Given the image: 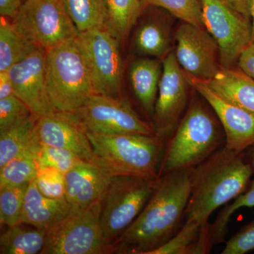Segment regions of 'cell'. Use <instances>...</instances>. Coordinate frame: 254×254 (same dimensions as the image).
<instances>
[{
    "mask_svg": "<svg viewBox=\"0 0 254 254\" xmlns=\"http://www.w3.org/2000/svg\"><path fill=\"white\" fill-rule=\"evenodd\" d=\"M191 170L159 177L141 213L114 244L115 252L149 254L180 231L190 198Z\"/></svg>",
    "mask_w": 254,
    "mask_h": 254,
    "instance_id": "1",
    "label": "cell"
},
{
    "mask_svg": "<svg viewBox=\"0 0 254 254\" xmlns=\"http://www.w3.org/2000/svg\"><path fill=\"white\" fill-rule=\"evenodd\" d=\"M253 168L244 153L223 146L191 170V190L187 219L208 223L219 207L235 200L248 188Z\"/></svg>",
    "mask_w": 254,
    "mask_h": 254,
    "instance_id": "2",
    "label": "cell"
},
{
    "mask_svg": "<svg viewBox=\"0 0 254 254\" xmlns=\"http://www.w3.org/2000/svg\"><path fill=\"white\" fill-rule=\"evenodd\" d=\"M223 137L211 112L195 100L169 142L158 178L195 168L220 149Z\"/></svg>",
    "mask_w": 254,
    "mask_h": 254,
    "instance_id": "3",
    "label": "cell"
},
{
    "mask_svg": "<svg viewBox=\"0 0 254 254\" xmlns=\"http://www.w3.org/2000/svg\"><path fill=\"white\" fill-rule=\"evenodd\" d=\"M98 165L113 176H136L156 180L163 137L141 133L87 132Z\"/></svg>",
    "mask_w": 254,
    "mask_h": 254,
    "instance_id": "4",
    "label": "cell"
},
{
    "mask_svg": "<svg viewBox=\"0 0 254 254\" xmlns=\"http://www.w3.org/2000/svg\"><path fill=\"white\" fill-rule=\"evenodd\" d=\"M46 86L56 111L75 113L94 93L89 69L75 38L46 50Z\"/></svg>",
    "mask_w": 254,
    "mask_h": 254,
    "instance_id": "5",
    "label": "cell"
},
{
    "mask_svg": "<svg viewBox=\"0 0 254 254\" xmlns=\"http://www.w3.org/2000/svg\"><path fill=\"white\" fill-rule=\"evenodd\" d=\"M102 198L83 210H73L64 220L47 231L42 254L113 253L100 224Z\"/></svg>",
    "mask_w": 254,
    "mask_h": 254,
    "instance_id": "6",
    "label": "cell"
},
{
    "mask_svg": "<svg viewBox=\"0 0 254 254\" xmlns=\"http://www.w3.org/2000/svg\"><path fill=\"white\" fill-rule=\"evenodd\" d=\"M158 179L113 177L102 198L100 215L103 235L110 244L114 246L141 213L154 191Z\"/></svg>",
    "mask_w": 254,
    "mask_h": 254,
    "instance_id": "7",
    "label": "cell"
},
{
    "mask_svg": "<svg viewBox=\"0 0 254 254\" xmlns=\"http://www.w3.org/2000/svg\"><path fill=\"white\" fill-rule=\"evenodd\" d=\"M11 22L20 34L46 50L79 33L61 0H25Z\"/></svg>",
    "mask_w": 254,
    "mask_h": 254,
    "instance_id": "8",
    "label": "cell"
},
{
    "mask_svg": "<svg viewBox=\"0 0 254 254\" xmlns=\"http://www.w3.org/2000/svg\"><path fill=\"white\" fill-rule=\"evenodd\" d=\"M75 40L89 69L94 93L120 97L123 61L120 41L106 26L79 32Z\"/></svg>",
    "mask_w": 254,
    "mask_h": 254,
    "instance_id": "9",
    "label": "cell"
},
{
    "mask_svg": "<svg viewBox=\"0 0 254 254\" xmlns=\"http://www.w3.org/2000/svg\"><path fill=\"white\" fill-rule=\"evenodd\" d=\"M200 3L204 27L218 46L220 65L232 68L252 42V22L222 0Z\"/></svg>",
    "mask_w": 254,
    "mask_h": 254,
    "instance_id": "10",
    "label": "cell"
},
{
    "mask_svg": "<svg viewBox=\"0 0 254 254\" xmlns=\"http://www.w3.org/2000/svg\"><path fill=\"white\" fill-rule=\"evenodd\" d=\"M75 113L87 132L157 134L154 127L143 121L121 97L93 93Z\"/></svg>",
    "mask_w": 254,
    "mask_h": 254,
    "instance_id": "11",
    "label": "cell"
},
{
    "mask_svg": "<svg viewBox=\"0 0 254 254\" xmlns=\"http://www.w3.org/2000/svg\"><path fill=\"white\" fill-rule=\"evenodd\" d=\"M190 86L187 73L177 61L174 52L163 60V71L159 83L153 120L158 136L171 134L176 128L188 100Z\"/></svg>",
    "mask_w": 254,
    "mask_h": 254,
    "instance_id": "12",
    "label": "cell"
},
{
    "mask_svg": "<svg viewBox=\"0 0 254 254\" xmlns=\"http://www.w3.org/2000/svg\"><path fill=\"white\" fill-rule=\"evenodd\" d=\"M175 56L184 71L198 79L208 81L221 68L219 48L204 27L183 22L175 33Z\"/></svg>",
    "mask_w": 254,
    "mask_h": 254,
    "instance_id": "13",
    "label": "cell"
},
{
    "mask_svg": "<svg viewBox=\"0 0 254 254\" xmlns=\"http://www.w3.org/2000/svg\"><path fill=\"white\" fill-rule=\"evenodd\" d=\"M187 76L190 86L208 103L221 124L225 133V146L239 153H245L254 146V113L222 98L203 80L187 73Z\"/></svg>",
    "mask_w": 254,
    "mask_h": 254,
    "instance_id": "14",
    "label": "cell"
},
{
    "mask_svg": "<svg viewBox=\"0 0 254 254\" xmlns=\"http://www.w3.org/2000/svg\"><path fill=\"white\" fill-rule=\"evenodd\" d=\"M36 131L41 144L71 150L84 161L99 166L86 131L76 113L55 111L40 117Z\"/></svg>",
    "mask_w": 254,
    "mask_h": 254,
    "instance_id": "15",
    "label": "cell"
},
{
    "mask_svg": "<svg viewBox=\"0 0 254 254\" xmlns=\"http://www.w3.org/2000/svg\"><path fill=\"white\" fill-rule=\"evenodd\" d=\"M46 58V50L38 48L7 71L15 95L38 118L56 111L47 91Z\"/></svg>",
    "mask_w": 254,
    "mask_h": 254,
    "instance_id": "16",
    "label": "cell"
},
{
    "mask_svg": "<svg viewBox=\"0 0 254 254\" xmlns=\"http://www.w3.org/2000/svg\"><path fill=\"white\" fill-rule=\"evenodd\" d=\"M113 175L99 166L81 161L65 174V197L73 210L88 208L103 198Z\"/></svg>",
    "mask_w": 254,
    "mask_h": 254,
    "instance_id": "17",
    "label": "cell"
},
{
    "mask_svg": "<svg viewBox=\"0 0 254 254\" xmlns=\"http://www.w3.org/2000/svg\"><path fill=\"white\" fill-rule=\"evenodd\" d=\"M73 210L66 198L55 199L43 195L34 179L28 184L20 224H28L48 231L64 220Z\"/></svg>",
    "mask_w": 254,
    "mask_h": 254,
    "instance_id": "18",
    "label": "cell"
},
{
    "mask_svg": "<svg viewBox=\"0 0 254 254\" xmlns=\"http://www.w3.org/2000/svg\"><path fill=\"white\" fill-rule=\"evenodd\" d=\"M203 81L222 98L254 113V79L242 70L221 66L215 77Z\"/></svg>",
    "mask_w": 254,
    "mask_h": 254,
    "instance_id": "19",
    "label": "cell"
},
{
    "mask_svg": "<svg viewBox=\"0 0 254 254\" xmlns=\"http://www.w3.org/2000/svg\"><path fill=\"white\" fill-rule=\"evenodd\" d=\"M162 71L163 63L153 58L136 60L130 67V82L133 93L143 110L153 117Z\"/></svg>",
    "mask_w": 254,
    "mask_h": 254,
    "instance_id": "20",
    "label": "cell"
},
{
    "mask_svg": "<svg viewBox=\"0 0 254 254\" xmlns=\"http://www.w3.org/2000/svg\"><path fill=\"white\" fill-rule=\"evenodd\" d=\"M170 31V23L160 18L142 21L135 32V49L140 54L163 60L171 52Z\"/></svg>",
    "mask_w": 254,
    "mask_h": 254,
    "instance_id": "21",
    "label": "cell"
},
{
    "mask_svg": "<svg viewBox=\"0 0 254 254\" xmlns=\"http://www.w3.org/2000/svg\"><path fill=\"white\" fill-rule=\"evenodd\" d=\"M38 119L32 115L0 131V168L38 143L36 131Z\"/></svg>",
    "mask_w": 254,
    "mask_h": 254,
    "instance_id": "22",
    "label": "cell"
},
{
    "mask_svg": "<svg viewBox=\"0 0 254 254\" xmlns=\"http://www.w3.org/2000/svg\"><path fill=\"white\" fill-rule=\"evenodd\" d=\"M38 47L20 34L11 21L1 17L0 21V72L26 59Z\"/></svg>",
    "mask_w": 254,
    "mask_h": 254,
    "instance_id": "23",
    "label": "cell"
},
{
    "mask_svg": "<svg viewBox=\"0 0 254 254\" xmlns=\"http://www.w3.org/2000/svg\"><path fill=\"white\" fill-rule=\"evenodd\" d=\"M142 0H107L106 27L119 41L128 36L143 12Z\"/></svg>",
    "mask_w": 254,
    "mask_h": 254,
    "instance_id": "24",
    "label": "cell"
},
{
    "mask_svg": "<svg viewBox=\"0 0 254 254\" xmlns=\"http://www.w3.org/2000/svg\"><path fill=\"white\" fill-rule=\"evenodd\" d=\"M78 32L106 26L107 0H61Z\"/></svg>",
    "mask_w": 254,
    "mask_h": 254,
    "instance_id": "25",
    "label": "cell"
},
{
    "mask_svg": "<svg viewBox=\"0 0 254 254\" xmlns=\"http://www.w3.org/2000/svg\"><path fill=\"white\" fill-rule=\"evenodd\" d=\"M46 236V230H28L20 225L10 227L0 237V254H41Z\"/></svg>",
    "mask_w": 254,
    "mask_h": 254,
    "instance_id": "26",
    "label": "cell"
},
{
    "mask_svg": "<svg viewBox=\"0 0 254 254\" xmlns=\"http://www.w3.org/2000/svg\"><path fill=\"white\" fill-rule=\"evenodd\" d=\"M40 144L38 141L0 168V187L27 185L36 178L39 170L36 153Z\"/></svg>",
    "mask_w": 254,
    "mask_h": 254,
    "instance_id": "27",
    "label": "cell"
},
{
    "mask_svg": "<svg viewBox=\"0 0 254 254\" xmlns=\"http://www.w3.org/2000/svg\"><path fill=\"white\" fill-rule=\"evenodd\" d=\"M27 185L0 187V222L8 227L20 225Z\"/></svg>",
    "mask_w": 254,
    "mask_h": 254,
    "instance_id": "28",
    "label": "cell"
},
{
    "mask_svg": "<svg viewBox=\"0 0 254 254\" xmlns=\"http://www.w3.org/2000/svg\"><path fill=\"white\" fill-rule=\"evenodd\" d=\"M245 207H254V179L250 182L245 192L239 195L232 203L227 205L222 209L213 223L209 225L210 236L214 246L221 243L225 240L232 215L239 209Z\"/></svg>",
    "mask_w": 254,
    "mask_h": 254,
    "instance_id": "29",
    "label": "cell"
},
{
    "mask_svg": "<svg viewBox=\"0 0 254 254\" xmlns=\"http://www.w3.org/2000/svg\"><path fill=\"white\" fill-rule=\"evenodd\" d=\"M142 1L144 5L163 8L183 22L204 27L200 0H142Z\"/></svg>",
    "mask_w": 254,
    "mask_h": 254,
    "instance_id": "30",
    "label": "cell"
},
{
    "mask_svg": "<svg viewBox=\"0 0 254 254\" xmlns=\"http://www.w3.org/2000/svg\"><path fill=\"white\" fill-rule=\"evenodd\" d=\"M202 226L194 220L187 219L185 225L173 238L149 254H190L199 237Z\"/></svg>",
    "mask_w": 254,
    "mask_h": 254,
    "instance_id": "31",
    "label": "cell"
},
{
    "mask_svg": "<svg viewBox=\"0 0 254 254\" xmlns=\"http://www.w3.org/2000/svg\"><path fill=\"white\" fill-rule=\"evenodd\" d=\"M36 157L39 169L53 168L64 174L84 161L71 150L41 143L37 150Z\"/></svg>",
    "mask_w": 254,
    "mask_h": 254,
    "instance_id": "32",
    "label": "cell"
},
{
    "mask_svg": "<svg viewBox=\"0 0 254 254\" xmlns=\"http://www.w3.org/2000/svg\"><path fill=\"white\" fill-rule=\"evenodd\" d=\"M35 180L38 190L48 198H66L65 174L60 170L53 168L39 169Z\"/></svg>",
    "mask_w": 254,
    "mask_h": 254,
    "instance_id": "33",
    "label": "cell"
},
{
    "mask_svg": "<svg viewBox=\"0 0 254 254\" xmlns=\"http://www.w3.org/2000/svg\"><path fill=\"white\" fill-rule=\"evenodd\" d=\"M33 115L27 105L13 95L0 99V131Z\"/></svg>",
    "mask_w": 254,
    "mask_h": 254,
    "instance_id": "34",
    "label": "cell"
},
{
    "mask_svg": "<svg viewBox=\"0 0 254 254\" xmlns=\"http://www.w3.org/2000/svg\"><path fill=\"white\" fill-rule=\"evenodd\" d=\"M254 250V220L241 227L225 245L222 254H244Z\"/></svg>",
    "mask_w": 254,
    "mask_h": 254,
    "instance_id": "35",
    "label": "cell"
},
{
    "mask_svg": "<svg viewBox=\"0 0 254 254\" xmlns=\"http://www.w3.org/2000/svg\"><path fill=\"white\" fill-rule=\"evenodd\" d=\"M237 65L243 72L254 79V42H252L242 52Z\"/></svg>",
    "mask_w": 254,
    "mask_h": 254,
    "instance_id": "36",
    "label": "cell"
},
{
    "mask_svg": "<svg viewBox=\"0 0 254 254\" xmlns=\"http://www.w3.org/2000/svg\"><path fill=\"white\" fill-rule=\"evenodd\" d=\"M25 0H0L1 17L13 18L17 14L18 10Z\"/></svg>",
    "mask_w": 254,
    "mask_h": 254,
    "instance_id": "37",
    "label": "cell"
},
{
    "mask_svg": "<svg viewBox=\"0 0 254 254\" xmlns=\"http://www.w3.org/2000/svg\"><path fill=\"white\" fill-rule=\"evenodd\" d=\"M247 19H252V0H222Z\"/></svg>",
    "mask_w": 254,
    "mask_h": 254,
    "instance_id": "38",
    "label": "cell"
},
{
    "mask_svg": "<svg viewBox=\"0 0 254 254\" xmlns=\"http://www.w3.org/2000/svg\"><path fill=\"white\" fill-rule=\"evenodd\" d=\"M15 95L14 86L8 71L0 72V99Z\"/></svg>",
    "mask_w": 254,
    "mask_h": 254,
    "instance_id": "39",
    "label": "cell"
},
{
    "mask_svg": "<svg viewBox=\"0 0 254 254\" xmlns=\"http://www.w3.org/2000/svg\"><path fill=\"white\" fill-rule=\"evenodd\" d=\"M244 154H245L247 161L252 165L254 171V146L251 147L249 149L246 150Z\"/></svg>",
    "mask_w": 254,
    "mask_h": 254,
    "instance_id": "40",
    "label": "cell"
},
{
    "mask_svg": "<svg viewBox=\"0 0 254 254\" xmlns=\"http://www.w3.org/2000/svg\"><path fill=\"white\" fill-rule=\"evenodd\" d=\"M252 42H254V0L252 3Z\"/></svg>",
    "mask_w": 254,
    "mask_h": 254,
    "instance_id": "41",
    "label": "cell"
}]
</instances>
